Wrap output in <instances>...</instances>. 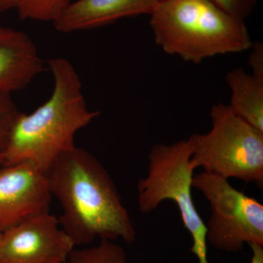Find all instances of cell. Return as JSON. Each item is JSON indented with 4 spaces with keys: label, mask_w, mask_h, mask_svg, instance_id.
<instances>
[{
    "label": "cell",
    "mask_w": 263,
    "mask_h": 263,
    "mask_svg": "<svg viewBox=\"0 0 263 263\" xmlns=\"http://www.w3.org/2000/svg\"><path fill=\"white\" fill-rule=\"evenodd\" d=\"M52 196L62 208V229L76 245L101 240H136V231L117 186L103 164L87 151L74 147L48 170Z\"/></svg>",
    "instance_id": "1"
},
{
    "label": "cell",
    "mask_w": 263,
    "mask_h": 263,
    "mask_svg": "<svg viewBox=\"0 0 263 263\" xmlns=\"http://www.w3.org/2000/svg\"><path fill=\"white\" fill-rule=\"evenodd\" d=\"M48 65L53 78L51 97L32 114H19L3 166L32 161L47 172L60 156L76 146L78 131L100 115L88 108L80 77L68 60L53 58Z\"/></svg>",
    "instance_id": "2"
},
{
    "label": "cell",
    "mask_w": 263,
    "mask_h": 263,
    "mask_svg": "<svg viewBox=\"0 0 263 263\" xmlns=\"http://www.w3.org/2000/svg\"><path fill=\"white\" fill-rule=\"evenodd\" d=\"M149 15L156 44L183 61L200 64L219 55L245 52L253 43L245 21L210 0H162Z\"/></svg>",
    "instance_id": "3"
},
{
    "label": "cell",
    "mask_w": 263,
    "mask_h": 263,
    "mask_svg": "<svg viewBox=\"0 0 263 263\" xmlns=\"http://www.w3.org/2000/svg\"><path fill=\"white\" fill-rule=\"evenodd\" d=\"M193 151L192 136L171 144L157 143L152 146L148 155L146 176L137 184L138 205L140 212L149 214L164 200L174 201L183 226L193 238L190 252L199 263H209L206 226L192 195L195 171L190 165Z\"/></svg>",
    "instance_id": "4"
},
{
    "label": "cell",
    "mask_w": 263,
    "mask_h": 263,
    "mask_svg": "<svg viewBox=\"0 0 263 263\" xmlns=\"http://www.w3.org/2000/svg\"><path fill=\"white\" fill-rule=\"evenodd\" d=\"M210 116V131L192 136L191 167L262 189L263 133L237 117L226 104H214Z\"/></svg>",
    "instance_id": "5"
},
{
    "label": "cell",
    "mask_w": 263,
    "mask_h": 263,
    "mask_svg": "<svg viewBox=\"0 0 263 263\" xmlns=\"http://www.w3.org/2000/svg\"><path fill=\"white\" fill-rule=\"evenodd\" d=\"M193 188L210 204L207 240L216 249L240 252L245 243L263 246V205L233 187L221 176L202 171L193 176Z\"/></svg>",
    "instance_id": "6"
},
{
    "label": "cell",
    "mask_w": 263,
    "mask_h": 263,
    "mask_svg": "<svg viewBox=\"0 0 263 263\" xmlns=\"http://www.w3.org/2000/svg\"><path fill=\"white\" fill-rule=\"evenodd\" d=\"M74 247L58 218L46 211L2 233L0 263H65Z\"/></svg>",
    "instance_id": "7"
},
{
    "label": "cell",
    "mask_w": 263,
    "mask_h": 263,
    "mask_svg": "<svg viewBox=\"0 0 263 263\" xmlns=\"http://www.w3.org/2000/svg\"><path fill=\"white\" fill-rule=\"evenodd\" d=\"M47 174L32 161L0 168V232L38 213L49 211Z\"/></svg>",
    "instance_id": "8"
},
{
    "label": "cell",
    "mask_w": 263,
    "mask_h": 263,
    "mask_svg": "<svg viewBox=\"0 0 263 263\" xmlns=\"http://www.w3.org/2000/svg\"><path fill=\"white\" fill-rule=\"evenodd\" d=\"M162 0H77L72 2L53 26L59 32L87 30L119 19L150 15Z\"/></svg>",
    "instance_id": "9"
},
{
    "label": "cell",
    "mask_w": 263,
    "mask_h": 263,
    "mask_svg": "<svg viewBox=\"0 0 263 263\" xmlns=\"http://www.w3.org/2000/svg\"><path fill=\"white\" fill-rule=\"evenodd\" d=\"M43 65L35 45L25 32L0 26V93L24 89L42 72Z\"/></svg>",
    "instance_id": "10"
},
{
    "label": "cell",
    "mask_w": 263,
    "mask_h": 263,
    "mask_svg": "<svg viewBox=\"0 0 263 263\" xmlns=\"http://www.w3.org/2000/svg\"><path fill=\"white\" fill-rule=\"evenodd\" d=\"M231 91L229 107L237 116L263 133V78L237 67L226 76Z\"/></svg>",
    "instance_id": "11"
},
{
    "label": "cell",
    "mask_w": 263,
    "mask_h": 263,
    "mask_svg": "<svg viewBox=\"0 0 263 263\" xmlns=\"http://www.w3.org/2000/svg\"><path fill=\"white\" fill-rule=\"evenodd\" d=\"M72 0H18L15 9L22 20L56 22Z\"/></svg>",
    "instance_id": "12"
},
{
    "label": "cell",
    "mask_w": 263,
    "mask_h": 263,
    "mask_svg": "<svg viewBox=\"0 0 263 263\" xmlns=\"http://www.w3.org/2000/svg\"><path fill=\"white\" fill-rule=\"evenodd\" d=\"M67 263H127V254L112 240H101L96 247L72 250Z\"/></svg>",
    "instance_id": "13"
},
{
    "label": "cell",
    "mask_w": 263,
    "mask_h": 263,
    "mask_svg": "<svg viewBox=\"0 0 263 263\" xmlns=\"http://www.w3.org/2000/svg\"><path fill=\"white\" fill-rule=\"evenodd\" d=\"M21 112L12 100L11 95L0 93V168L4 165L10 132Z\"/></svg>",
    "instance_id": "14"
},
{
    "label": "cell",
    "mask_w": 263,
    "mask_h": 263,
    "mask_svg": "<svg viewBox=\"0 0 263 263\" xmlns=\"http://www.w3.org/2000/svg\"><path fill=\"white\" fill-rule=\"evenodd\" d=\"M212 3L235 18L245 21L253 13L258 0H210Z\"/></svg>",
    "instance_id": "15"
},
{
    "label": "cell",
    "mask_w": 263,
    "mask_h": 263,
    "mask_svg": "<svg viewBox=\"0 0 263 263\" xmlns=\"http://www.w3.org/2000/svg\"><path fill=\"white\" fill-rule=\"evenodd\" d=\"M248 64L254 76L263 78V44L260 41L252 43Z\"/></svg>",
    "instance_id": "16"
},
{
    "label": "cell",
    "mask_w": 263,
    "mask_h": 263,
    "mask_svg": "<svg viewBox=\"0 0 263 263\" xmlns=\"http://www.w3.org/2000/svg\"><path fill=\"white\" fill-rule=\"evenodd\" d=\"M252 251L251 263H263V246L257 243H249Z\"/></svg>",
    "instance_id": "17"
},
{
    "label": "cell",
    "mask_w": 263,
    "mask_h": 263,
    "mask_svg": "<svg viewBox=\"0 0 263 263\" xmlns=\"http://www.w3.org/2000/svg\"><path fill=\"white\" fill-rule=\"evenodd\" d=\"M18 0H0V13L8 11L16 7Z\"/></svg>",
    "instance_id": "18"
},
{
    "label": "cell",
    "mask_w": 263,
    "mask_h": 263,
    "mask_svg": "<svg viewBox=\"0 0 263 263\" xmlns=\"http://www.w3.org/2000/svg\"><path fill=\"white\" fill-rule=\"evenodd\" d=\"M2 233L0 232V238H1Z\"/></svg>",
    "instance_id": "19"
}]
</instances>
